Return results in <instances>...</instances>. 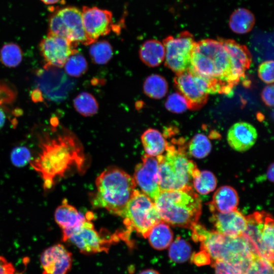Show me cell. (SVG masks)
<instances>
[{"label":"cell","mask_w":274,"mask_h":274,"mask_svg":"<svg viewBox=\"0 0 274 274\" xmlns=\"http://www.w3.org/2000/svg\"><path fill=\"white\" fill-rule=\"evenodd\" d=\"M40 148L38 156L29 164L42 179L44 191L51 190L57 179L63 177L72 167L83 169L82 148L71 134L46 135L41 139Z\"/></svg>","instance_id":"6da1fadb"},{"label":"cell","mask_w":274,"mask_h":274,"mask_svg":"<svg viewBox=\"0 0 274 274\" xmlns=\"http://www.w3.org/2000/svg\"><path fill=\"white\" fill-rule=\"evenodd\" d=\"M218 39L195 42L189 67L208 82L212 93L229 94L240 81L234 75L228 51Z\"/></svg>","instance_id":"7a4b0ae2"},{"label":"cell","mask_w":274,"mask_h":274,"mask_svg":"<svg viewBox=\"0 0 274 274\" xmlns=\"http://www.w3.org/2000/svg\"><path fill=\"white\" fill-rule=\"evenodd\" d=\"M190 229L193 239L200 243L201 249L206 251L210 257L226 262L244 273L254 257L259 254L244 234L234 237L225 236L216 231L208 230L197 222Z\"/></svg>","instance_id":"3957f363"},{"label":"cell","mask_w":274,"mask_h":274,"mask_svg":"<svg viewBox=\"0 0 274 274\" xmlns=\"http://www.w3.org/2000/svg\"><path fill=\"white\" fill-rule=\"evenodd\" d=\"M96 206L122 217L135 190L136 183L129 175L117 167H109L96 178Z\"/></svg>","instance_id":"277c9868"},{"label":"cell","mask_w":274,"mask_h":274,"mask_svg":"<svg viewBox=\"0 0 274 274\" xmlns=\"http://www.w3.org/2000/svg\"><path fill=\"white\" fill-rule=\"evenodd\" d=\"M154 202L162 220L175 226L191 228L201 213V201L192 187L161 191Z\"/></svg>","instance_id":"5b68a950"},{"label":"cell","mask_w":274,"mask_h":274,"mask_svg":"<svg viewBox=\"0 0 274 274\" xmlns=\"http://www.w3.org/2000/svg\"><path fill=\"white\" fill-rule=\"evenodd\" d=\"M176 142L177 147L167 143L165 154L156 157L160 192L192 187V175L198 169L195 163L188 159L183 141L179 139Z\"/></svg>","instance_id":"8992f818"},{"label":"cell","mask_w":274,"mask_h":274,"mask_svg":"<svg viewBox=\"0 0 274 274\" xmlns=\"http://www.w3.org/2000/svg\"><path fill=\"white\" fill-rule=\"evenodd\" d=\"M122 217L128 233L135 230L144 238H147L152 227L162 220L154 202L143 192L136 189Z\"/></svg>","instance_id":"52a82bcc"},{"label":"cell","mask_w":274,"mask_h":274,"mask_svg":"<svg viewBox=\"0 0 274 274\" xmlns=\"http://www.w3.org/2000/svg\"><path fill=\"white\" fill-rule=\"evenodd\" d=\"M247 228L243 234L247 237L264 259L273 263V220L264 211H257L246 217Z\"/></svg>","instance_id":"ba28073f"},{"label":"cell","mask_w":274,"mask_h":274,"mask_svg":"<svg viewBox=\"0 0 274 274\" xmlns=\"http://www.w3.org/2000/svg\"><path fill=\"white\" fill-rule=\"evenodd\" d=\"M49 32L77 45H90L84 29L82 11L75 7L63 8L54 13L49 21Z\"/></svg>","instance_id":"9c48e42d"},{"label":"cell","mask_w":274,"mask_h":274,"mask_svg":"<svg viewBox=\"0 0 274 274\" xmlns=\"http://www.w3.org/2000/svg\"><path fill=\"white\" fill-rule=\"evenodd\" d=\"M174 81L179 92L186 99L188 109L192 110L201 108L212 93L208 82L190 67L177 74Z\"/></svg>","instance_id":"30bf717a"},{"label":"cell","mask_w":274,"mask_h":274,"mask_svg":"<svg viewBox=\"0 0 274 274\" xmlns=\"http://www.w3.org/2000/svg\"><path fill=\"white\" fill-rule=\"evenodd\" d=\"M195 41L192 33L184 31L175 38L169 36L163 40L165 65L176 74L190 65L191 53Z\"/></svg>","instance_id":"8fae6325"},{"label":"cell","mask_w":274,"mask_h":274,"mask_svg":"<svg viewBox=\"0 0 274 274\" xmlns=\"http://www.w3.org/2000/svg\"><path fill=\"white\" fill-rule=\"evenodd\" d=\"M90 220L87 219L79 227L74 230L67 241L75 245L81 253L85 254L108 252L111 245L118 241L119 234H114L106 237L95 230Z\"/></svg>","instance_id":"7c38bea8"},{"label":"cell","mask_w":274,"mask_h":274,"mask_svg":"<svg viewBox=\"0 0 274 274\" xmlns=\"http://www.w3.org/2000/svg\"><path fill=\"white\" fill-rule=\"evenodd\" d=\"M69 40L48 32L40 42L39 49L46 62L45 68L62 67L70 55L78 50Z\"/></svg>","instance_id":"4fadbf2b"},{"label":"cell","mask_w":274,"mask_h":274,"mask_svg":"<svg viewBox=\"0 0 274 274\" xmlns=\"http://www.w3.org/2000/svg\"><path fill=\"white\" fill-rule=\"evenodd\" d=\"M81 11L84 29L90 45L110 32L113 26L111 11L88 6H83Z\"/></svg>","instance_id":"5bb4252c"},{"label":"cell","mask_w":274,"mask_h":274,"mask_svg":"<svg viewBox=\"0 0 274 274\" xmlns=\"http://www.w3.org/2000/svg\"><path fill=\"white\" fill-rule=\"evenodd\" d=\"M133 179L142 192L154 201L160 193L157 157L144 154L142 162L135 166Z\"/></svg>","instance_id":"9a60e30c"},{"label":"cell","mask_w":274,"mask_h":274,"mask_svg":"<svg viewBox=\"0 0 274 274\" xmlns=\"http://www.w3.org/2000/svg\"><path fill=\"white\" fill-rule=\"evenodd\" d=\"M42 274H67L72 266V254L58 244L45 249L40 258Z\"/></svg>","instance_id":"2e32d148"},{"label":"cell","mask_w":274,"mask_h":274,"mask_svg":"<svg viewBox=\"0 0 274 274\" xmlns=\"http://www.w3.org/2000/svg\"><path fill=\"white\" fill-rule=\"evenodd\" d=\"M85 216L66 199L55 210L54 219L62 230V239L67 241L72 232L79 227L87 219H92V215Z\"/></svg>","instance_id":"e0dca14e"},{"label":"cell","mask_w":274,"mask_h":274,"mask_svg":"<svg viewBox=\"0 0 274 274\" xmlns=\"http://www.w3.org/2000/svg\"><path fill=\"white\" fill-rule=\"evenodd\" d=\"M212 213L210 220L219 233L234 237L242 235L245 231L247 225L246 218L236 210L225 213Z\"/></svg>","instance_id":"ac0fdd59"},{"label":"cell","mask_w":274,"mask_h":274,"mask_svg":"<svg viewBox=\"0 0 274 274\" xmlns=\"http://www.w3.org/2000/svg\"><path fill=\"white\" fill-rule=\"evenodd\" d=\"M258 133L255 127L246 122L234 123L229 129L227 140L234 150L244 152L250 149L255 143Z\"/></svg>","instance_id":"d6986e66"},{"label":"cell","mask_w":274,"mask_h":274,"mask_svg":"<svg viewBox=\"0 0 274 274\" xmlns=\"http://www.w3.org/2000/svg\"><path fill=\"white\" fill-rule=\"evenodd\" d=\"M220 39L230 54L234 75L241 81L245 78L246 72L251 63V53L246 46L233 40Z\"/></svg>","instance_id":"ffe728a7"},{"label":"cell","mask_w":274,"mask_h":274,"mask_svg":"<svg viewBox=\"0 0 274 274\" xmlns=\"http://www.w3.org/2000/svg\"><path fill=\"white\" fill-rule=\"evenodd\" d=\"M238 202L236 190L231 186H223L215 192L209 209L212 213H228L236 210Z\"/></svg>","instance_id":"44dd1931"},{"label":"cell","mask_w":274,"mask_h":274,"mask_svg":"<svg viewBox=\"0 0 274 274\" xmlns=\"http://www.w3.org/2000/svg\"><path fill=\"white\" fill-rule=\"evenodd\" d=\"M141 60L150 67L159 65L165 58V49L162 43L155 39L145 41L139 50Z\"/></svg>","instance_id":"7402d4cb"},{"label":"cell","mask_w":274,"mask_h":274,"mask_svg":"<svg viewBox=\"0 0 274 274\" xmlns=\"http://www.w3.org/2000/svg\"><path fill=\"white\" fill-rule=\"evenodd\" d=\"M141 141L146 154L157 157L165 151L167 142L158 130L149 128L141 135Z\"/></svg>","instance_id":"603a6c76"},{"label":"cell","mask_w":274,"mask_h":274,"mask_svg":"<svg viewBox=\"0 0 274 274\" xmlns=\"http://www.w3.org/2000/svg\"><path fill=\"white\" fill-rule=\"evenodd\" d=\"M152 248L162 250L168 248L173 240V233L168 224L163 220L155 225L147 236Z\"/></svg>","instance_id":"cb8c5ba5"},{"label":"cell","mask_w":274,"mask_h":274,"mask_svg":"<svg viewBox=\"0 0 274 274\" xmlns=\"http://www.w3.org/2000/svg\"><path fill=\"white\" fill-rule=\"evenodd\" d=\"M255 23L254 14L243 8L236 9L230 15L229 20L230 28L237 34L248 33L253 29Z\"/></svg>","instance_id":"d4e9b609"},{"label":"cell","mask_w":274,"mask_h":274,"mask_svg":"<svg viewBox=\"0 0 274 274\" xmlns=\"http://www.w3.org/2000/svg\"><path fill=\"white\" fill-rule=\"evenodd\" d=\"M144 93L154 99H161L165 96L168 91V84L162 76L152 74L145 80L143 84Z\"/></svg>","instance_id":"484cf974"},{"label":"cell","mask_w":274,"mask_h":274,"mask_svg":"<svg viewBox=\"0 0 274 274\" xmlns=\"http://www.w3.org/2000/svg\"><path fill=\"white\" fill-rule=\"evenodd\" d=\"M89 48V55L92 61L97 64L107 63L113 56V51L111 45L106 40L95 41Z\"/></svg>","instance_id":"4316f807"},{"label":"cell","mask_w":274,"mask_h":274,"mask_svg":"<svg viewBox=\"0 0 274 274\" xmlns=\"http://www.w3.org/2000/svg\"><path fill=\"white\" fill-rule=\"evenodd\" d=\"M192 182L195 189L199 193L205 195L215 190L217 179L210 171L198 170L192 177Z\"/></svg>","instance_id":"83f0119b"},{"label":"cell","mask_w":274,"mask_h":274,"mask_svg":"<svg viewBox=\"0 0 274 274\" xmlns=\"http://www.w3.org/2000/svg\"><path fill=\"white\" fill-rule=\"evenodd\" d=\"M76 110L84 116L95 114L98 110V105L95 97L87 92H82L74 99Z\"/></svg>","instance_id":"f1b7e54d"},{"label":"cell","mask_w":274,"mask_h":274,"mask_svg":"<svg viewBox=\"0 0 274 274\" xmlns=\"http://www.w3.org/2000/svg\"><path fill=\"white\" fill-rule=\"evenodd\" d=\"M168 247L169 258L175 262L178 263L185 262L191 255V246L180 236L172 242Z\"/></svg>","instance_id":"f546056e"},{"label":"cell","mask_w":274,"mask_h":274,"mask_svg":"<svg viewBox=\"0 0 274 274\" xmlns=\"http://www.w3.org/2000/svg\"><path fill=\"white\" fill-rule=\"evenodd\" d=\"M22 59V51L20 47L14 43L4 44L0 50V60L2 63L9 67L18 66Z\"/></svg>","instance_id":"4dcf8cb0"},{"label":"cell","mask_w":274,"mask_h":274,"mask_svg":"<svg viewBox=\"0 0 274 274\" xmlns=\"http://www.w3.org/2000/svg\"><path fill=\"white\" fill-rule=\"evenodd\" d=\"M189 154L196 158L207 156L212 149L211 143L208 138L202 133H197L190 140L188 145Z\"/></svg>","instance_id":"1f68e13d"},{"label":"cell","mask_w":274,"mask_h":274,"mask_svg":"<svg viewBox=\"0 0 274 274\" xmlns=\"http://www.w3.org/2000/svg\"><path fill=\"white\" fill-rule=\"evenodd\" d=\"M63 66L67 75L73 77H79L86 73L88 64L85 57L78 50L70 56Z\"/></svg>","instance_id":"d6a6232c"},{"label":"cell","mask_w":274,"mask_h":274,"mask_svg":"<svg viewBox=\"0 0 274 274\" xmlns=\"http://www.w3.org/2000/svg\"><path fill=\"white\" fill-rule=\"evenodd\" d=\"M244 273L245 274H273V263L258 254L254 257Z\"/></svg>","instance_id":"836d02e7"},{"label":"cell","mask_w":274,"mask_h":274,"mask_svg":"<svg viewBox=\"0 0 274 274\" xmlns=\"http://www.w3.org/2000/svg\"><path fill=\"white\" fill-rule=\"evenodd\" d=\"M164 105L167 110L176 114L183 113L188 109L186 99L179 92H175L169 94Z\"/></svg>","instance_id":"e575fe53"},{"label":"cell","mask_w":274,"mask_h":274,"mask_svg":"<svg viewBox=\"0 0 274 274\" xmlns=\"http://www.w3.org/2000/svg\"><path fill=\"white\" fill-rule=\"evenodd\" d=\"M10 158L12 164L18 167L25 166L32 159L30 150L23 146L15 147L11 152Z\"/></svg>","instance_id":"d590c367"},{"label":"cell","mask_w":274,"mask_h":274,"mask_svg":"<svg viewBox=\"0 0 274 274\" xmlns=\"http://www.w3.org/2000/svg\"><path fill=\"white\" fill-rule=\"evenodd\" d=\"M258 75L264 82L270 84L273 82V61L267 60L262 62L258 66Z\"/></svg>","instance_id":"8d00e7d4"},{"label":"cell","mask_w":274,"mask_h":274,"mask_svg":"<svg viewBox=\"0 0 274 274\" xmlns=\"http://www.w3.org/2000/svg\"><path fill=\"white\" fill-rule=\"evenodd\" d=\"M273 84H270L265 86L261 92L262 101L269 107L273 106Z\"/></svg>","instance_id":"74e56055"},{"label":"cell","mask_w":274,"mask_h":274,"mask_svg":"<svg viewBox=\"0 0 274 274\" xmlns=\"http://www.w3.org/2000/svg\"><path fill=\"white\" fill-rule=\"evenodd\" d=\"M0 274H16L14 265L0 255Z\"/></svg>","instance_id":"f35d334b"},{"label":"cell","mask_w":274,"mask_h":274,"mask_svg":"<svg viewBox=\"0 0 274 274\" xmlns=\"http://www.w3.org/2000/svg\"><path fill=\"white\" fill-rule=\"evenodd\" d=\"M210 256L208 252L202 250L201 251L195 254L192 256L193 262L197 265H202L210 263Z\"/></svg>","instance_id":"ab89813d"},{"label":"cell","mask_w":274,"mask_h":274,"mask_svg":"<svg viewBox=\"0 0 274 274\" xmlns=\"http://www.w3.org/2000/svg\"><path fill=\"white\" fill-rule=\"evenodd\" d=\"M273 167L272 162L268 166L266 173V179L271 182H273Z\"/></svg>","instance_id":"60d3db41"},{"label":"cell","mask_w":274,"mask_h":274,"mask_svg":"<svg viewBox=\"0 0 274 274\" xmlns=\"http://www.w3.org/2000/svg\"><path fill=\"white\" fill-rule=\"evenodd\" d=\"M6 121V115L3 110L0 107V129L3 127Z\"/></svg>","instance_id":"b9f144b4"},{"label":"cell","mask_w":274,"mask_h":274,"mask_svg":"<svg viewBox=\"0 0 274 274\" xmlns=\"http://www.w3.org/2000/svg\"><path fill=\"white\" fill-rule=\"evenodd\" d=\"M33 96H32V99L36 101L37 100H42V94L39 91V90H35L32 93Z\"/></svg>","instance_id":"7bdbcfd3"},{"label":"cell","mask_w":274,"mask_h":274,"mask_svg":"<svg viewBox=\"0 0 274 274\" xmlns=\"http://www.w3.org/2000/svg\"><path fill=\"white\" fill-rule=\"evenodd\" d=\"M139 274H160V273L153 269H146L141 271Z\"/></svg>","instance_id":"ee69618b"},{"label":"cell","mask_w":274,"mask_h":274,"mask_svg":"<svg viewBox=\"0 0 274 274\" xmlns=\"http://www.w3.org/2000/svg\"><path fill=\"white\" fill-rule=\"evenodd\" d=\"M43 3L46 5L55 4L59 2L60 0H41Z\"/></svg>","instance_id":"f6af8a7d"},{"label":"cell","mask_w":274,"mask_h":274,"mask_svg":"<svg viewBox=\"0 0 274 274\" xmlns=\"http://www.w3.org/2000/svg\"><path fill=\"white\" fill-rule=\"evenodd\" d=\"M2 92H3L2 88L0 87V106L2 104V103L4 101L3 98L2 97V96H3L2 95Z\"/></svg>","instance_id":"bcb514c9"},{"label":"cell","mask_w":274,"mask_h":274,"mask_svg":"<svg viewBox=\"0 0 274 274\" xmlns=\"http://www.w3.org/2000/svg\"><path fill=\"white\" fill-rule=\"evenodd\" d=\"M234 274H245L238 269H236Z\"/></svg>","instance_id":"7dc6e473"}]
</instances>
